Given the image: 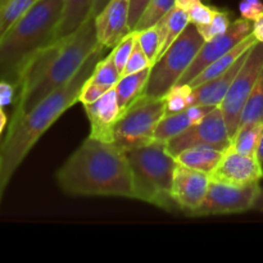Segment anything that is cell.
I'll return each instance as SVG.
<instances>
[{"label":"cell","mask_w":263,"mask_h":263,"mask_svg":"<svg viewBox=\"0 0 263 263\" xmlns=\"http://www.w3.org/2000/svg\"><path fill=\"white\" fill-rule=\"evenodd\" d=\"M204 44L197 26L189 23L166 53L152 66L143 95L163 98L186 72Z\"/></svg>","instance_id":"6"},{"label":"cell","mask_w":263,"mask_h":263,"mask_svg":"<svg viewBox=\"0 0 263 263\" xmlns=\"http://www.w3.org/2000/svg\"><path fill=\"white\" fill-rule=\"evenodd\" d=\"M208 174L177 164L172 182V198L180 212L190 216L204 199L210 186Z\"/></svg>","instance_id":"13"},{"label":"cell","mask_w":263,"mask_h":263,"mask_svg":"<svg viewBox=\"0 0 263 263\" xmlns=\"http://www.w3.org/2000/svg\"><path fill=\"white\" fill-rule=\"evenodd\" d=\"M254 122H263V69L247 100L239 127Z\"/></svg>","instance_id":"24"},{"label":"cell","mask_w":263,"mask_h":263,"mask_svg":"<svg viewBox=\"0 0 263 263\" xmlns=\"http://www.w3.org/2000/svg\"><path fill=\"white\" fill-rule=\"evenodd\" d=\"M7 122H8L7 115H5L4 110H3V107H0V138H2L3 131H4L5 126H7Z\"/></svg>","instance_id":"42"},{"label":"cell","mask_w":263,"mask_h":263,"mask_svg":"<svg viewBox=\"0 0 263 263\" xmlns=\"http://www.w3.org/2000/svg\"><path fill=\"white\" fill-rule=\"evenodd\" d=\"M99 46L94 18L85 21L73 33L57 39L28 61L18 81V97L12 120L15 121L64 86Z\"/></svg>","instance_id":"1"},{"label":"cell","mask_w":263,"mask_h":263,"mask_svg":"<svg viewBox=\"0 0 263 263\" xmlns=\"http://www.w3.org/2000/svg\"><path fill=\"white\" fill-rule=\"evenodd\" d=\"M152 66H153V64H152V62L149 61L145 51L143 50L140 44H139L138 40H136L133 53H131L130 58H128L127 63H126V67L125 69H123L121 77L126 76V74L135 73V72H139V71H143V69L145 68H151Z\"/></svg>","instance_id":"32"},{"label":"cell","mask_w":263,"mask_h":263,"mask_svg":"<svg viewBox=\"0 0 263 263\" xmlns=\"http://www.w3.org/2000/svg\"><path fill=\"white\" fill-rule=\"evenodd\" d=\"M231 13L228 10L218 9L213 20L208 25L197 26L200 36L204 39V41H210L217 36L222 35L229 30L231 25Z\"/></svg>","instance_id":"29"},{"label":"cell","mask_w":263,"mask_h":263,"mask_svg":"<svg viewBox=\"0 0 263 263\" xmlns=\"http://www.w3.org/2000/svg\"><path fill=\"white\" fill-rule=\"evenodd\" d=\"M215 107H207V105L194 104L187 107L181 112L166 115L158 123L156 130V140L167 141L171 140L175 136L184 133L190 126L197 125L203 120Z\"/></svg>","instance_id":"17"},{"label":"cell","mask_w":263,"mask_h":263,"mask_svg":"<svg viewBox=\"0 0 263 263\" xmlns=\"http://www.w3.org/2000/svg\"><path fill=\"white\" fill-rule=\"evenodd\" d=\"M7 2H8V0H0V3H2V7H3V5H4Z\"/></svg>","instance_id":"44"},{"label":"cell","mask_w":263,"mask_h":263,"mask_svg":"<svg viewBox=\"0 0 263 263\" xmlns=\"http://www.w3.org/2000/svg\"><path fill=\"white\" fill-rule=\"evenodd\" d=\"M164 116V98L141 95L121 113L113 131V144L128 152L153 143L157 126Z\"/></svg>","instance_id":"7"},{"label":"cell","mask_w":263,"mask_h":263,"mask_svg":"<svg viewBox=\"0 0 263 263\" xmlns=\"http://www.w3.org/2000/svg\"><path fill=\"white\" fill-rule=\"evenodd\" d=\"M240 17L248 21H256L263 13L262 0H241L239 4Z\"/></svg>","instance_id":"35"},{"label":"cell","mask_w":263,"mask_h":263,"mask_svg":"<svg viewBox=\"0 0 263 263\" xmlns=\"http://www.w3.org/2000/svg\"><path fill=\"white\" fill-rule=\"evenodd\" d=\"M208 176L212 181L233 186H248L261 182L263 164L257 156L241 154L230 145L223 152L220 163Z\"/></svg>","instance_id":"12"},{"label":"cell","mask_w":263,"mask_h":263,"mask_svg":"<svg viewBox=\"0 0 263 263\" xmlns=\"http://www.w3.org/2000/svg\"><path fill=\"white\" fill-rule=\"evenodd\" d=\"M257 157H258V159L263 164V134L261 138V143H259V146H258V151H257Z\"/></svg>","instance_id":"43"},{"label":"cell","mask_w":263,"mask_h":263,"mask_svg":"<svg viewBox=\"0 0 263 263\" xmlns=\"http://www.w3.org/2000/svg\"><path fill=\"white\" fill-rule=\"evenodd\" d=\"M17 87L12 82L0 81V107L9 105L14 100Z\"/></svg>","instance_id":"37"},{"label":"cell","mask_w":263,"mask_h":263,"mask_svg":"<svg viewBox=\"0 0 263 263\" xmlns=\"http://www.w3.org/2000/svg\"><path fill=\"white\" fill-rule=\"evenodd\" d=\"M166 115L181 112L193 105V87L189 84H176L164 95Z\"/></svg>","instance_id":"28"},{"label":"cell","mask_w":263,"mask_h":263,"mask_svg":"<svg viewBox=\"0 0 263 263\" xmlns=\"http://www.w3.org/2000/svg\"><path fill=\"white\" fill-rule=\"evenodd\" d=\"M55 177L59 187L74 197L134 199L127 152L90 136L62 164Z\"/></svg>","instance_id":"3"},{"label":"cell","mask_w":263,"mask_h":263,"mask_svg":"<svg viewBox=\"0 0 263 263\" xmlns=\"http://www.w3.org/2000/svg\"><path fill=\"white\" fill-rule=\"evenodd\" d=\"M109 3V0H95L94 5H92V10H91V17L95 18L100 12L103 10V8Z\"/></svg>","instance_id":"39"},{"label":"cell","mask_w":263,"mask_h":263,"mask_svg":"<svg viewBox=\"0 0 263 263\" xmlns=\"http://www.w3.org/2000/svg\"><path fill=\"white\" fill-rule=\"evenodd\" d=\"M84 108L89 118L90 138L113 143V131L121 116L115 87L104 92L94 103L85 104Z\"/></svg>","instance_id":"15"},{"label":"cell","mask_w":263,"mask_h":263,"mask_svg":"<svg viewBox=\"0 0 263 263\" xmlns=\"http://www.w3.org/2000/svg\"><path fill=\"white\" fill-rule=\"evenodd\" d=\"M222 156V151L211 148V146H193L177 154L176 159L182 166L210 175L220 163Z\"/></svg>","instance_id":"21"},{"label":"cell","mask_w":263,"mask_h":263,"mask_svg":"<svg viewBox=\"0 0 263 263\" xmlns=\"http://www.w3.org/2000/svg\"><path fill=\"white\" fill-rule=\"evenodd\" d=\"M121 79V74L116 67L115 61H113L112 51L107 57H103L94 67V71L90 74L89 81L95 82L98 85L112 89L116 86L118 80Z\"/></svg>","instance_id":"26"},{"label":"cell","mask_w":263,"mask_h":263,"mask_svg":"<svg viewBox=\"0 0 263 263\" xmlns=\"http://www.w3.org/2000/svg\"><path fill=\"white\" fill-rule=\"evenodd\" d=\"M0 10H2V3H0Z\"/></svg>","instance_id":"45"},{"label":"cell","mask_w":263,"mask_h":263,"mask_svg":"<svg viewBox=\"0 0 263 263\" xmlns=\"http://www.w3.org/2000/svg\"><path fill=\"white\" fill-rule=\"evenodd\" d=\"M175 5L176 0H149L133 31H143L157 25Z\"/></svg>","instance_id":"25"},{"label":"cell","mask_w":263,"mask_h":263,"mask_svg":"<svg viewBox=\"0 0 263 263\" xmlns=\"http://www.w3.org/2000/svg\"><path fill=\"white\" fill-rule=\"evenodd\" d=\"M202 2V0H176V7L181 8L184 10H189L193 5H195L197 3Z\"/></svg>","instance_id":"40"},{"label":"cell","mask_w":263,"mask_h":263,"mask_svg":"<svg viewBox=\"0 0 263 263\" xmlns=\"http://www.w3.org/2000/svg\"><path fill=\"white\" fill-rule=\"evenodd\" d=\"M131 0H109L102 12L94 18L97 39L99 45L112 50L126 35L128 27Z\"/></svg>","instance_id":"14"},{"label":"cell","mask_w":263,"mask_h":263,"mask_svg":"<svg viewBox=\"0 0 263 263\" xmlns=\"http://www.w3.org/2000/svg\"><path fill=\"white\" fill-rule=\"evenodd\" d=\"M252 30H253V22L252 21L241 17L233 21L230 27L225 33L210 41H204L194 61L192 62L189 68L182 74L177 84H190V81L195 79L203 69L207 68L212 62L222 57L223 54L231 50L234 46L238 45L240 41L248 37L252 33Z\"/></svg>","instance_id":"11"},{"label":"cell","mask_w":263,"mask_h":263,"mask_svg":"<svg viewBox=\"0 0 263 263\" xmlns=\"http://www.w3.org/2000/svg\"><path fill=\"white\" fill-rule=\"evenodd\" d=\"M152 68V67H151ZM151 68H145L143 71L135 72V73L126 74L122 76L118 82L116 84L115 89L117 92L118 105H120L121 113L131 104L135 102L138 98L144 94L146 82H148Z\"/></svg>","instance_id":"22"},{"label":"cell","mask_w":263,"mask_h":263,"mask_svg":"<svg viewBox=\"0 0 263 263\" xmlns=\"http://www.w3.org/2000/svg\"><path fill=\"white\" fill-rule=\"evenodd\" d=\"M252 35L257 39L258 43H263V13L253 21V30H252Z\"/></svg>","instance_id":"38"},{"label":"cell","mask_w":263,"mask_h":263,"mask_svg":"<svg viewBox=\"0 0 263 263\" xmlns=\"http://www.w3.org/2000/svg\"><path fill=\"white\" fill-rule=\"evenodd\" d=\"M105 50L102 45L98 46L64 86L51 92L21 118L10 121L7 135L0 143V207L18 167L48 128L66 110L79 103L82 85L92 73L95 64L104 57Z\"/></svg>","instance_id":"2"},{"label":"cell","mask_w":263,"mask_h":263,"mask_svg":"<svg viewBox=\"0 0 263 263\" xmlns=\"http://www.w3.org/2000/svg\"><path fill=\"white\" fill-rule=\"evenodd\" d=\"M231 145V136L220 105L213 108L200 122L167 141V149L174 157L193 146H211L225 152Z\"/></svg>","instance_id":"10"},{"label":"cell","mask_w":263,"mask_h":263,"mask_svg":"<svg viewBox=\"0 0 263 263\" xmlns=\"http://www.w3.org/2000/svg\"><path fill=\"white\" fill-rule=\"evenodd\" d=\"M248 51L244 55H241L228 71L218 74L217 77L210 80V81L203 82V84L193 87V105L199 104L207 105V107H217V105H220L222 103L223 98L228 94L231 84L235 80L239 69L241 68L244 61L247 59Z\"/></svg>","instance_id":"16"},{"label":"cell","mask_w":263,"mask_h":263,"mask_svg":"<svg viewBox=\"0 0 263 263\" xmlns=\"http://www.w3.org/2000/svg\"><path fill=\"white\" fill-rule=\"evenodd\" d=\"M133 175L134 199L149 203L167 212H177L172 198V182L177 162L167 143L154 140L145 146L127 152Z\"/></svg>","instance_id":"5"},{"label":"cell","mask_w":263,"mask_h":263,"mask_svg":"<svg viewBox=\"0 0 263 263\" xmlns=\"http://www.w3.org/2000/svg\"><path fill=\"white\" fill-rule=\"evenodd\" d=\"M259 190L261 184L233 186L211 180L202 204L190 215V217L236 215L253 211Z\"/></svg>","instance_id":"9"},{"label":"cell","mask_w":263,"mask_h":263,"mask_svg":"<svg viewBox=\"0 0 263 263\" xmlns=\"http://www.w3.org/2000/svg\"><path fill=\"white\" fill-rule=\"evenodd\" d=\"M190 20L186 10L175 5L163 18L158 22L159 25V50L156 62L166 53L167 49L174 44V41L182 33V31L189 26Z\"/></svg>","instance_id":"20"},{"label":"cell","mask_w":263,"mask_h":263,"mask_svg":"<svg viewBox=\"0 0 263 263\" xmlns=\"http://www.w3.org/2000/svg\"><path fill=\"white\" fill-rule=\"evenodd\" d=\"M148 3L149 0H131L130 17H128V27H130L131 31H133L134 27L136 26L141 13L144 12V9H145Z\"/></svg>","instance_id":"36"},{"label":"cell","mask_w":263,"mask_h":263,"mask_svg":"<svg viewBox=\"0 0 263 263\" xmlns=\"http://www.w3.org/2000/svg\"><path fill=\"white\" fill-rule=\"evenodd\" d=\"M253 211L257 212H263V186H261V190L258 193V197H257L256 203L253 205Z\"/></svg>","instance_id":"41"},{"label":"cell","mask_w":263,"mask_h":263,"mask_svg":"<svg viewBox=\"0 0 263 263\" xmlns=\"http://www.w3.org/2000/svg\"><path fill=\"white\" fill-rule=\"evenodd\" d=\"M95 0H63V12L59 21L57 39L73 33L91 17Z\"/></svg>","instance_id":"19"},{"label":"cell","mask_w":263,"mask_h":263,"mask_svg":"<svg viewBox=\"0 0 263 263\" xmlns=\"http://www.w3.org/2000/svg\"><path fill=\"white\" fill-rule=\"evenodd\" d=\"M263 134V122L241 126L231 139V148L247 156H257Z\"/></svg>","instance_id":"23"},{"label":"cell","mask_w":263,"mask_h":263,"mask_svg":"<svg viewBox=\"0 0 263 263\" xmlns=\"http://www.w3.org/2000/svg\"><path fill=\"white\" fill-rule=\"evenodd\" d=\"M257 43H258L257 39L251 33L248 37H246L243 41H240V43H239L238 45L234 46L231 50H229L228 53L223 54L222 57H220V58L216 59L215 62H212V63H211L207 68L203 69L195 79H193L189 85L192 87H195L198 86V85L203 84V82H207L210 81V80L215 79L218 74L223 73V72L228 71V69L230 68L241 55H244L249 49L253 48Z\"/></svg>","instance_id":"18"},{"label":"cell","mask_w":263,"mask_h":263,"mask_svg":"<svg viewBox=\"0 0 263 263\" xmlns=\"http://www.w3.org/2000/svg\"><path fill=\"white\" fill-rule=\"evenodd\" d=\"M136 40H138V32L136 31H131L128 35H126L115 48L112 49L113 61H115L116 67H117L120 74H122L123 69H125L126 63H127L128 58H130L131 53L134 50Z\"/></svg>","instance_id":"31"},{"label":"cell","mask_w":263,"mask_h":263,"mask_svg":"<svg viewBox=\"0 0 263 263\" xmlns=\"http://www.w3.org/2000/svg\"><path fill=\"white\" fill-rule=\"evenodd\" d=\"M63 0H37L0 37V81L18 86L26 64L57 40Z\"/></svg>","instance_id":"4"},{"label":"cell","mask_w":263,"mask_h":263,"mask_svg":"<svg viewBox=\"0 0 263 263\" xmlns=\"http://www.w3.org/2000/svg\"><path fill=\"white\" fill-rule=\"evenodd\" d=\"M217 8L204 4L203 2L197 3V4L193 5V7L187 10L190 23H193V25L195 26L208 25V23L213 20V17H215L216 13H217Z\"/></svg>","instance_id":"33"},{"label":"cell","mask_w":263,"mask_h":263,"mask_svg":"<svg viewBox=\"0 0 263 263\" xmlns=\"http://www.w3.org/2000/svg\"><path fill=\"white\" fill-rule=\"evenodd\" d=\"M138 32V43L145 51L146 57L152 64L156 63L157 55H158L159 50V41H161V36H159V25L152 26V27L145 28L143 31H136Z\"/></svg>","instance_id":"30"},{"label":"cell","mask_w":263,"mask_h":263,"mask_svg":"<svg viewBox=\"0 0 263 263\" xmlns=\"http://www.w3.org/2000/svg\"><path fill=\"white\" fill-rule=\"evenodd\" d=\"M263 69V43H257L248 51L247 59L239 69L228 94L220 104L226 126L231 139L235 135L240 123L241 113L249 95Z\"/></svg>","instance_id":"8"},{"label":"cell","mask_w":263,"mask_h":263,"mask_svg":"<svg viewBox=\"0 0 263 263\" xmlns=\"http://www.w3.org/2000/svg\"><path fill=\"white\" fill-rule=\"evenodd\" d=\"M37 0H8L0 10V37L5 31L31 9Z\"/></svg>","instance_id":"27"},{"label":"cell","mask_w":263,"mask_h":263,"mask_svg":"<svg viewBox=\"0 0 263 263\" xmlns=\"http://www.w3.org/2000/svg\"><path fill=\"white\" fill-rule=\"evenodd\" d=\"M108 90L110 89H107V87L102 86V85H98L95 84V82L89 81V79H87L81 87V91H80L79 95V102L81 103L82 105L94 103L95 100L99 99L104 92H107Z\"/></svg>","instance_id":"34"}]
</instances>
